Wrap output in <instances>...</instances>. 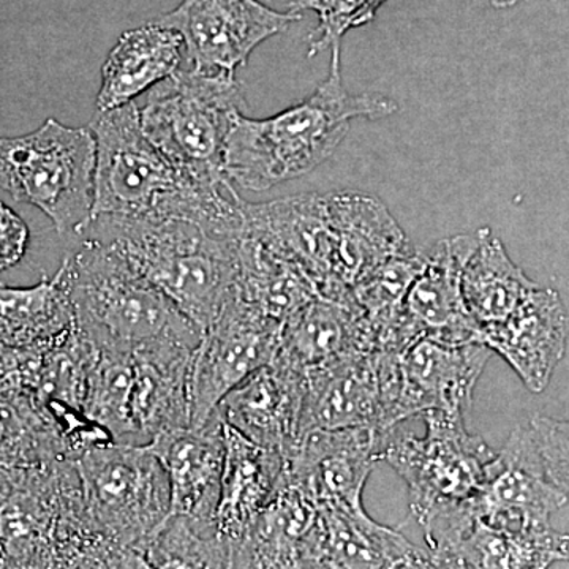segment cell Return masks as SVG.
<instances>
[{
	"label": "cell",
	"instance_id": "cell-25",
	"mask_svg": "<svg viewBox=\"0 0 569 569\" xmlns=\"http://www.w3.org/2000/svg\"><path fill=\"white\" fill-rule=\"evenodd\" d=\"M569 561V535L552 527L526 531L492 529L471 519L466 530L432 559L433 568H549Z\"/></svg>",
	"mask_w": 569,
	"mask_h": 569
},
{
	"label": "cell",
	"instance_id": "cell-16",
	"mask_svg": "<svg viewBox=\"0 0 569 569\" xmlns=\"http://www.w3.org/2000/svg\"><path fill=\"white\" fill-rule=\"evenodd\" d=\"M306 373L272 359L223 397L216 417L242 436L288 458L301 443Z\"/></svg>",
	"mask_w": 569,
	"mask_h": 569
},
{
	"label": "cell",
	"instance_id": "cell-5",
	"mask_svg": "<svg viewBox=\"0 0 569 569\" xmlns=\"http://www.w3.org/2000/svg\"><path fill=\"white\" fill-rule=\"evenodd\" d=\"M62 264L74 326L100 351L132 355L170 340L200 346L203 329L100 239L88 236Z\"/></svg>",
	"mask_w": 569,
	"mask_h": 569
},
{
	"label": "cell",
	"instance_id": "cell-14",
	"mask_svg": "<svg viewBox=\"0 0 569 569\" xmlns=\"http://www.w3.org/2000/svg\"><path fill=\"white\" fill-rule=\"evenodd\" d=\"M388 433L380 427L313 430L284 458V477L320 505L365 509L366 482L381 460Z\"/></svg>",
	"mask_w": 569,
	"mask_h": 569
},
{
	"label": "cell",
	"instance_id": "cell-21",
	"mask_svg": "<svg viewBox=\"0 0 569 569\" xmlns=\"http://www.w3.org/2000/svg\"><path fill=\"white\" fill-rule=\"evenodd\" d=\"M167 471L170 515L216 522L223 471V427L213 415L200 429H176L148 443Z\"/></svg>",
	"mask_w": 569,
	"mask_h": 569
},
{
	"label": "cell",
	"instance_id": "cell-8",
	"mask_svg": "<svg viewBox=\"0 0 569 569\" xmlns=\"http://www.w3.org/2000/svg\"><path fill=\"white\" fill-rule=\"evenodd\" d=\"M425 436L389 430L381 460L406 481L411 515L419 526L462 507L485 485L496 451L471 436L466 418L427 411Z\"/></svg>",
	"mask_w": 569,
	"mask_h": 569
},
{
	"label": "cell",
	"instance_id": "cell-12",
	"mask_svg": "<svg viewBox=\"0 0 569 569\" xmlns=\"http://www.w3.org/2000/svg\"><path fill=\"white\" fill-rule=\"evenodd\" d=\"M301 20L298 11H277L258 0H182L152 22L181 33L187 61L204 74L236 73L258 44Z\"/></svg>",
	"mask_w": 569,
	"mask_h": 569
},
{
	"label": "cell",
	"instance_id": "cell-29",
	"mask_svg": "<svg viewBox=\"0 0 569 569\" xmlns=\"http://www.w3.org/2000/svg\"><path fill=\"white\" fill-rule=\"evenodd\" d=\"M537 287L511 260L503 242L485 228L462 272L463 302L479 328L511 316Z\"/></svg>",
	"mask_w": 569,
	"mask_h": 569
},
{
	"label": "cell",
	"instance_id": "cell-31",
	"mask_svg": "<svg viewBox=\"0 0 569 569\" xmlns=\"http://www.w3.org/2000/svg\"><path fill=\"white\" fill-rule=\"evenodd\" d=\"M132 356L100 351L86 389L84 413L114 443L138 445L132 421Z\"/></svg>",
	"mask_w": 569,
	"mask_h": 569
},
{
	"label": "cell",
	"instance_id": "cell-22",
	"mask_svg": "<svg viewBox=\"0 0 569 569\" xmlns=\"http://www.w3.org/2000/svg\"><path fill=\"white\" fill-rule=\"evenodd\" d=\"M223 471L216 511L217 533L236 542L249 533L284 477V458L223 425Z\"/></svg>",
	"mask_w": 569,
	"mask_h": 569
},
{
	"label": "cell",
	"instance_id": "cell-2",
	"mask_svg": "<svg viewBox=\"0 0 569 569\" xmlns=\"http://www.w3.org/2000/svg\"><path fill=\"white\" fill-rule=\"evenodd\" d=\"M2 568H148L97 526L77 460L0 466Z\"/></svg>",
	"mask_w": 569,
	"mask_h": 569
},
{
	"label": "cell",
	"instance_id": "cell-28",
	"mask_svg": "<svg viewBox=\"0 0 569 569\" xmlns=\"http://www.w3.org/2000/svg\"><path fill=\"white\" fill-rule=\"evenodd\" d=\"M316 284L271 247L244 233L238 250L236 298L283 325L291 313L312 301Z\"/></svg>",
	"mask_w": 569,
	"mask_h": 569
},
{
	"label": "cell",
	"instance_id": "cell-15",
	"mask_svg": "<svg viewBox=\"0 0 569 569\" xmlns=\"http://www.w3.org/2000/svg\"><path fill=\"white\" fill-rule=\"evenodd\" d=\"M493 351L485 343L437 342L421 339L400 355V387L396 422L427 411L467 417L478 380Z\"/></svg>",
	"mask_w": 569,
	"mask_h": 569
},
{
	"label": "cell",
	"instance_id": "cell-23",
	"mask_svg": "<svg viewBox=\"0 0 569 569\" xmlns=\"http://www.w3.org/2000/svg\"><path fill=\"white\" fill-rule=\"evenodd\" d=\"M320 505V503H318ZM318 568H433L427 550L365 509L320 505Z\"/></svg>",
	"mask_w": 569,
	"mask_h": 569
},
{
	"label": "cell",
	"instance_id": "cell-11",
	"mask_svg": "<svg viewBox=\"0 0 569 569\" xmlns=\"http://www.w3.org/2000/svg\"><path fill=\"white\" fill-rule=\"evenodd\" d=\"M282 323L234 298L204 329L190 373V427L211 421L228 392L276 358Z\"/></svg>",
	"mask_w": 569,
	"mask_h": 569
},
{
	"label": "cell",
	"instance_id": "cell-24",
	"mask_svg": "<svg viewBox=\"0 0 569 569\" xmlns=\"http://www.w3.org/2000/svg\"><path fill=\"white\" fill-rule=\"evenodd\" d=\"M186 54L181 33L149 22L123 32L108 54L97 111H110L132 103L142 92L173 77Z\"/></svg>",
	"mask_w": 569,
	"mask_h": 569
},
{
	"label": "cell",
	"instance_id": "cell-32",
	"mask_svg": "<svg viewBox=\"0 0 569 569\" xmlns=\"http://www.w3.org/2000/svg\"><path fill=\"white\" fill-rule=\"evenodd\" d=\"M425 266L426 252L407 249L397 253L356 284L351 302L367 321L381 323L402 307L411 283Z\"/></svg>",
	"mask_w": 569,
	"mask_h": 569
},
{
	"label": "cell",
	"instance_id": "cell-13",
	"mask_svg": "<svg viewBox=\"0 0 569 569\" xmlns=\"http://www.w3.org/2000/svg\"><path fill=\"white\" fill-rule=\"evenodd\" d=\"M568 500L546 473L533 430L527 425L516 427L490 460L471 509L479 522L492 529L526 531L550 526V516Z\"/></svg>",
	"mask_w": 569,
	"mask_h": 569
},
{
	"label": "cell",
	"instance_id": "cell-17",
	"mask_svg": "<svg viewBox=\"0 0 569 569\" xmlns=\"http://www.w3.org/2000/svg\"><path fill=\"white\" fill-rule=\"evenodd\" d=\"M482 230L441 239L426 252V266L403 299L402 310L421 339L462 346L479 342L477 321L462 296V272L481 242Z\"/></svg>",
	"mask_w": 569,
	"mask_h": 569
},
{
	"label": "cell",
	"instance_id": "cell-20",
	"mask_svg": "<svg viewBox=\"0 0 569 569\" xmlns=\"http://www.w3.org/2000/svg\"><path fill=\"white\" fill-rule=\"evenodd\" d=\"M197 346L152 343L133 351L132 421L138 445L190 427V373Z\"/></svg>",
	"mask_w": 569,
	"mask_h": 569
},
{
	"label": "cell",
	"instance_id": "cell-30",
	"mask_svg": "<svg viewBox=\"0 0 569 569\" xmlns=\"http://www.w3.org/2000/svg\"><path fill=\"white\" fill-rule=\"evenodd\" d=\"M149 568H231V546L216 522L170 515L144 550Z\"/></svg>",
	"mask_w": 569,
	"mask_h": 569
},
{
	"label": "cell",
	"instance_id": "cell-3",
	"mask_svg": "<svg viewBox=\"0 0 569 569\" xmlns=\"http://www.w3.org/2000/svg\"><path fill=\"white\" fill-rule=\"evenodd\" d=\"M331 73L305 102L268 119L234 116L224 141L223 173L231 183L263 192L316 170L339 148L351 119H380L397 103L380 93L351 96L332 48Z\"/></svg>",
	"mask_w": 569,
	"mask_h": 569
},
{
	"label": "cell",
	"instance_id": "cell-18",
	"mask_svg": "<svg viewBox=\"0 0 569 569\" xmlns=\"http://www.w3.org/2000/svg\"><path fill=\"white\" fill-rule=\"evenodd\" d=\"M569 320L559 291L538 284L511 316L479 331V343L500 355L529 391L549 387L567 353Z\"/></svg>",
	"mask_w": 569,
	"mask_h": 569
},
{
	"label": "cell",
	"instance_id": "cell-4",
	"mask_svg": "<svg viewBox=\"0 0 569 569\" xmlns=\"http://www.w3.org/2000/svg\"><path fill=\"white\" fill-rule=\"evenodd\" d=\"M86 236L121 254L201 329L236 298L242 236L213 234L179 219L93 217Z\"/></svg>",
	"mask_w": 569,
	"mask_h": 569
},
{
	"label": "cell",
	"instance_id": "cell-34",
	"mask_svg": "<svg viewBox=\"0 0 569 569\" xmlns=\"http://www.w3.org/2000/svg\"><path fill=\"white\" fill-rule=\"evenodd\" d=\"M550 481L569 498V419L535 415L529 422Z\"/></svg>",
	"mask_w": 569,
	"mask_h": 569
},
{
	"label": "cell",
	"instance_id": "cell-35",
	"mask_svg": "<svg viewBox=\"0 0 569 569\" xmlns=\"http://www.w3.org/2000/svg\"><path fill=\"white\" fill-rule=\"evenodd\" d=\"M29 236L24 220L0 201V272L20 263L28 250Z\"/></svg>",
	"mask_w": 569,
	"mask_h": 569
},
{
	"label": "cell",
	"instance_id": "cell-26",
	"mask_svg": "<svg viewBox=\"0 0 569 569\" xmlns=\"http://www.w3.org/2000/svg\"><path fill=\"white\" fill-rule=\"evenodd\" d=\"M353 351H367L362 313L355 306L316 296L283 321L276 356L307 372Z\"/></svg>",
	"mask_w": 569,
	"mask_h": 569
},
{
	"label": "cell",
	"instance_id": "cell-6",
	"mask_svg": "<svg viewBox=\"0 0 569 569\" xmlns=\"http://www.w3.org/2000/svg\"><path fill=\"white\" fill-rule=\"evenodd\" d=\"M96 160L89 127L50 118L32 133L0 138V190L40 209L59 234L81 236L92 222Z\"/></svg>",
	"mask_w": 569,
	"mask_h": 569
},
{
	"label": "cell",
	"instance_id": "cell-1",
	"mask_svg": "<svg viewBox=\"0 0 569 569\" xmlns=\"http://www.w3.org/2000/svg\"><path fill=\"white\" fill-rule=\"evenodd\" d=\"M93 217L189 220L213 234L246 233V201L233 183H204L176 167L141 129L132 103L97 111Z\"/></svg>",
	"mask_w": 569,
	"mask_h": 569
},
{
	"label": "cell",
	"instance_id": "cell-7",
	"mask_svg": "<svg viewBox=\"0 0 569 569\" xmlns=\"http://www.w3.org/2000/svg\"><path fill=\"white\" fill-rule=\"evenodd\" d=\"M242 104L244 96L234 73L179 69L153 86L140 110L141 129L187 174L200 182L222 183L230 181L223 173L224 141Z\"/></svg>",
	"mask_w": 569,
	"mask_h": 569
},
{
	"label": "cell",
	"instance_id": "cell-10",
	"mask_svg": "<svg viewBox=\"0 0 569 569\" xmlns=\"http://www.w3.org/2000/svg\"><path fill=\"white\" fill-rule=\"evenodd\" d=\"M400 355L353 351L307 370L302 436L348 427H397Z\"/></svg>",
	"mask_w": 569,
	"mask_h": 569
},
{
	"label": "cell",
	"instance_id": "cell-33",
	"mask_svg": "<svg viewBox=\"0 0 569 569\" xmlns=\"http://www.w3.org/2000/svg\"><path fill=\"white\" fill-rule=\"evenodd\" d=\"M388 0H296L290 10L316 11L320 24L310 36L309 56L340 47L342 37L350 29L365 26L377 17V11Z\"/></svg>",
	"mask_w": 569,
	"mask_h": 569
},
{
	"label": "cell",
	"instance_id": "cell-9",
	"mask_svg": "<svg viewBox=\"0 0 569 569\" xmlns=\"http://www.w3.org/2000/svg\"><path fill=\"white\" fill-rule=\"evenodd\" d=\"M77 467L86 507L97 526L144 560L146 546L171 511L162 462L148 445L104 443L89 448Z\"/></svg>",
	"mask_w": 569,
	"mask_h": 569
},
{
	"label": "cell",
	"instance_id": "cell-19",
	"mask_svg": "<svg viewBox=\"0 0 569 569\" xmlns=\"http://www.w3.org/2000/svg\"><path fill=\"white\" fill-rule=\"evenodd\" d=\"M320 505L283 477L257 522L231 549V568H317Z\"/></svg>",
	"mask_w": 569,
	"mask_h": 569
},
{
	"label": "cell",
	"instance_id": "cell-27",
	"mask_svg": "<svg viewBox=\"0 0 569 569\" xmlns=\"http://www.w3.org/2000/svg\"><path fill=\"white\" fill-rule=\"evenodd\" d=\"M74 326L69 279L61 263L33 287L0 284V346L50 348Z\"/></svg>",
	"mask_w": 569,
	"mask_h": 569
},
{
	"label": "cell",
	"instance_id": "cell-36",
	"mask_svg": "<svg viewBox=\"0 0 569 569\" xmlns=\"http://www.w3.org/2000/svg\"><path fill=\"white\" fill-rule=\"evenodd\" d=\"M496 9H509V7H515L519 0H489Z\"/></svg>",
	"mask_w": 569,
	"mask_h": 569
}]
</instances>
